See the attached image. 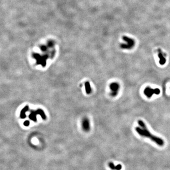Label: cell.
<instances>
[{
	"instance_id": "1",
	"label": "cell",
	"mask_w": 170,
	"mask_h": 170,
	"mask_svg": "<svg viewBox=\"0 0 170 170\" xmlns=\"http://www.w3.org/2000/svg\"><path fill=\"white\" fill-rule=\"evenodd\" d=\"M138 124L139 127L135 128V130L140 136L149 138L151 140L156 143L159 146L162 147L164 145V142L163 140L159 137L153 135L148 130L144 122L141 120H139L138 121Z\"/></svg>"
},
{
	"instance_id": "2",
	"label": "cell",
	"mask_w": 170,
	"mask_h": 170,
	"mask_svg": "<svg viewBox=\"0 0 170 170\" xmlns=\"http://www.w3.org/2000/svg\"><path fill=\"white\" fill-rule=\"evenodd\" d=\"M123 39L125 42V43L121 45V47L122 48L130 50L134 46L135 42L134 39L127 36H123Z\"/></svg>"
},
{
	"instance_id": "3",
	"label": "cell",
	"mask_w": 170,
	"mask_h": 170,
	"mask_svg": "<svg viewBox=\"0 0 170 170\" xmlns=\"http://www.w3.org/2000/svg\"><path fill=\"white\" fill-rule=\"evenodd\" d=\"M160 93V90L158 88H155L153 89L149 87H147L144 91V93L145 95L148 97L150 98L154 94L158 95Z\"/></svg>"
},
{
	"instance_id": "4",
	"label": "cell",
	"mask_w": 170,
	"mask_h": 170,
	"mask_svg": "<svg viewBox=\"0 0 170 170\" xmlns=\"http://www.w3.org/2000/svg\"><path fill=\"white\" fill-rule=\"evenodd\" d=\"M110 88L111 90V95L115 97L117 95H118L119 90L120 89V85L117 82H113L110 85Z\"/></svg>"
},
{
	"instance_id": "5",
	"label": "cell",
	"mask_w": 170,
	"mask_h": 170,
	"mask_svg": "<svg viewBox=\"0 0 170 170\" xmlns=\"http://www.w3.org/2000/svg\"><path fill=\"white\" fill-rule=\"evenodd\" d=\"M82 127L83 129L86 131L88 132L90 129V126L89 121L87 118H84L82 122Z\"/></svg>"
},
{
	"instance_id": "6",
	"label": "cell",
	"mask_w": 170,
	"mask_h": 170,
	"mask_svg": "<svg viewBox=\"0 0 170 170\" xmlns=\"http://www.w3.org/2000/svg\"><path fill=\"white\" fill-rule=\"evenodd\" d=\"M158 56L159 58V63L161 65H164L166 61L165 55L160 49H158Z\"/></svg>"
},
{
	"instance_id": "7",
	"label": "cell",
	"mask_w": 170,
	"mask_h": 170,
	"mask_svg": "<svg viewBox=\"0 0 170 170\" xmlns=\"http://www.w3.org/2000/svg\"><path fill=\"white\" fill-rule=\"evenodd\" d=\"M109 167L112 170H121L122 169V165L121 164L115 165L113 163L110 162L109 163Z\"/></svg>"
},
{
	"instance_id": "8",
	"label": "cell",
	"mask_w": 170,
	"mask_h": 170,
	"mask_svg": "<svg viewBox=\"0 0 170 170\" xmlns=\"http://www.w3.org/2000/svg\"><path fill=\"white\" fill-rule=\"evenodd\" d=\"M37 114H38L37 110L35 111H32L29 116V118L31 120L33 121L34 122H36V115Z\"/></svg>"
},
{
	"instance_id": "9",
	"label": "cell",
	"mask_w": 170,
	"mask_h": 170,
	"mask_svg": "<svg viewBox=\"0 0 170 170\" xmlns=\"http://www.w3.org/2000/svg\"><path fill=\"white\" fill-rule=\"evenodd\" d=\"M85 88L87 94H89L91 92V88L90 84L88 82H86L85 83Z\"/></svg>"
},
{
	"instance_id": "10",
	"label": "cell",
	"mask_w": 170,
	"mask_h": 170,
	"mask_svg": "<svg viewBox=\"0 0 170 170\" xmlns=\"http://www.w3.org/2000/svg\"><path fill=\"white\" fill-rule=\"evenodd\" d=\"M28 110V106H26V107H25L24 108V109H22V111L21 112V114H20V116L21 118H26V114L25 113L27 112Z\"/></svg>"
},
{
	"instance_id": "11",
	"label": "cell",
	"mask_w": 170,
	"mask_h": 170,
	"mask_svg": "<svg viewBox=\"0 0 170 170\" xmlns=\"http://www.w3.org/2000/svg\"><path fill=\"white\" fill-rule=\"evenodd\" d=\"M37 111H38V114L40 115L42 117V119H44V120H45L46 119V115L45 114V113L44 112V111L40 109H37Z\"/></svg>"
},
{
	"instance_id": "12",
	"label": "cell",
	"mask_w": 170,
	"mask_h": 170,
	"mask_svg": "<svg viewBox=\"0 0 170 170\" xmlns=\"http://www.w3.org/2000/svg\"><path fill=\"white\" fill-rule=\"evenodd\" d=\"M24 124L25 126H28L29 125V122L28 121H26V122H24Z\"/></svg>"
}]
</instances>
